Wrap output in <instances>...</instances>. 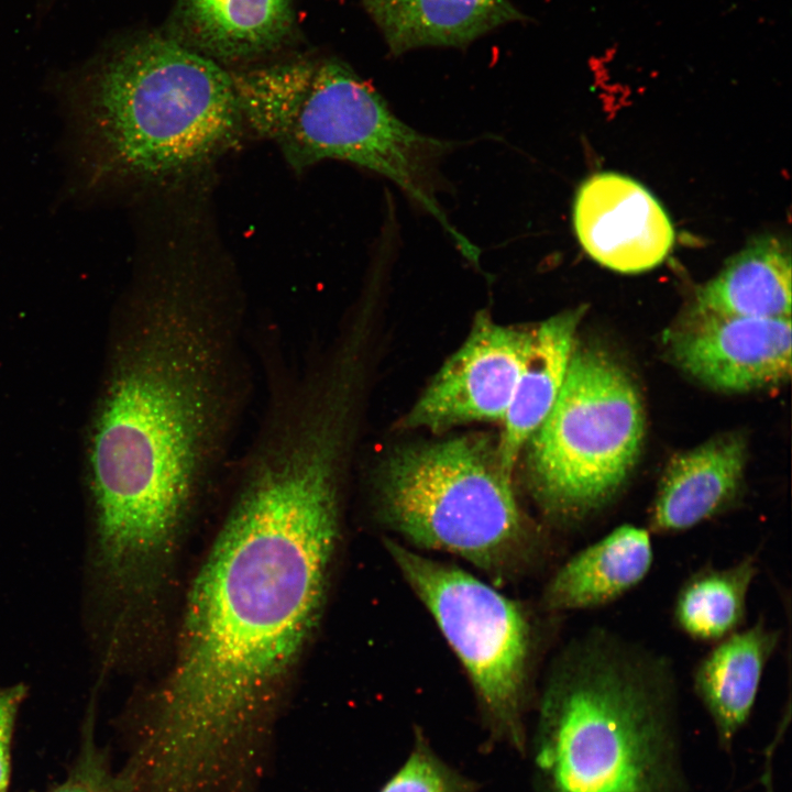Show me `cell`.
I'll list each match as a JSON object with an SVG mask.
<instances>
[{
	"label": "cell",
	"instance_id": "cell-1",
	"mask_svg": "<svg viewBox=\"0 0 792 792\" xmlns=\"http://www.w3.org/2000/svg\"><path fill=\"white\" fill-rule=\"evenodd\" d=\"M235 470L174 666L127 748L123 767L139 792H257L282 682L323 603L341 475L300 459Z\"/></svg>",
	"mask_w": 792,
	"mask_h": 792
},
{
	"label": "cell",
	"instance_id": "cell-2",
	"mask_svg": "<svg viewBox=\"0 0 792 792\" xmlns=\"http://www.w3.org/2000/svg\"><path fill=\"white\" fill-rule=\"evenodd\" d=\"M169 262L116 318L86 439L99 561L154 574L226 466L253 391L245 310L231 280Z\"/></svg>",
	"mask_w": 792,
	"mask_h": 792
},
{
	"label": "cell",
	"instance_id": "cell-3",
	"mask_svg": "<svg viewBox=\"0 0 792 792\" xmlns=\"http://www.w3.org/2000/svg\"><path fill=\"white\" fill-rule=\"evenodd\" d=\"M532 743L535 792H684L673 669L604 629L553 661Z\"/></svg>",
	"mask_w": 792,
	"mask_h": 792
},
{
	"label": "cell",
	"instance_id": "cell-4",
	"mask_svg": "<svg viewBox=\"0 0 792 792\" xmlns=\"http://www.w3.org/2000/svg\"><path fill=\"white\" fill-rule=\"evenodd\" d=\"M63 85L94 182L186 174L229 150L244 123L231 72L167 34L112 36Z\"/></svg>",
	"mask_w": 792,
	"mask_h": 792
},
{
	"label": "cell",
	"instance_id": "cell-5",
	"mask_svg": "<svg viewBox=\"0 0 792 792\" xmlns=\"http://www.w3.org/2000/svg\"><path fill=\"white\" fill-rule=\"evenodd\" d=\"M244 120L302 170L340 160L394 182L453 239L440 207L439 163L455 143L418 132L336 58L297 59L231 72Z\"/></svg>",
	"mask_w": 792,
	"mask_h": 792
},
{
	"label": "cell",
	"instance_id": "cell-6",
	"mask_svg": "<svg viewBox=\"0 0 792 792\" xmlns=\"http://www.w3.org/2000/svg\"><path fill=\"white\" fill-rule=\"evenodd\" d=\"M384 524L408 543L443 551L494 581L540 557L544 537L522 512L497 441L463 436L397 452L380 482Z\"/></svg>",
	"mask_w": 792,
	"mask_h": 792
},
{
	"label": "cell",
	"instance_id": "cell-7",
	"mask_svg": "<svg viewBox=\"0 0 792 792\" xmlns=\"http://www.w3.org/2000/svg\"><path fill=\"white\" fill-rule=\"evenodd\" d=\"M640 393L613 355L575 343L549 415L529 439L532 496L546 517L581 525L622 493L646 430Z\"/></svg>",
	"mask_w": 792,
	"mask_h": 792
},
{
	"label": "cell",
	"instance_id": "cell-8",
	"mask_svg": "<svg viewBox=\"0 0 792 792\" xmlns=\"http://www.w3.org/2000/svg\"><path fill=\"white\" fill-rule=\"evenodd\" d=\"M384 547L464 668L488 743L525 754L534 654L527 609L459 566L391 538Z\"/></svg>",
	"mask_w": 792,
	"mask_h": 792
},
{
	"label": "cell",
	"instance_id": "cell-9",
	"mask_svg": "<svg viewBox=\"0 0 792 792\" xmlns=\"http://www.w3.org/2000/svg\"><path fill=\"white\" fill-rule=\"evenodd\" d=\"M531 330L476 315L460 349L443 364L404 420L432 431L473 421H503L528 353Z\"/></svg>",
	"mask_w": 792,
	"mask_h": 792
},
{
	"label": "cell",
	"instance_id": "cell-10",
	"mask_svg": "<svg viewBox=\"0 0 792 792\" xmlns=\"http://www.w3.org/2000/svg\"><path fill=\"white\" fill-rule=\"evenodd\" d=\"M672 360L715 391L747 393L791 375V319L726 316L692 308L664 336Z\"/></svg>",
	"mask_w": 792,
	"mask_h": 792
},
{
	"label": "cell",
	"instance_id": "cell-11",
	"mask_svg": "<svg viewBox=\"0 0 792 792\" xmlns=\"http://www.w3.org/2000/svg\"><path fill=\"white\" fill-rule=\"evenodd\" d=\"M573 227L584 251L619 273L658 266L674 242L672 223L654 196L632 178L612 172L595 174L580 186Z\"/></svg>",
	"mask_w": 792,
	"mask_h": 792
},
{
	"label": "cell",
	"instance_id": "cell-12",
	"mask_svg": "<svg viewBox=\"0 0 792 792\" xmlns=\"http://www.w3.org/2000/svg\"><path fill=\"white\" fill-rule=\"evenodd\" d=\"M745 462V439L733 432L674 457L652 501L648 530L679 534L728 510L741 494Z\"/></svg>",
	"mask_w": 792,
	"mask_h": 792
},
{
	"label": "cell",
	"instance_id": "cell-13",
	"mask_svg": "<svg viewBox=\"0 0 792 792\" xmlns=\"http://www.w3.org/2000/svg\"><path fill=\"white\" fill-rule=\"evenodd\" d=\"M294 20V0H176L169 36L216 62H242L278 50Z\"/></svg>",
	"mask_w": 792,
	"mask_h": 792
},
{
	"label": "cell",
	"instance_id": "cell-14",
	"mask_svg": "<svg viewBox=\"0 0 792 792\" xmlns=\"http://www.w3.org/2000/svg\"><path fill=\"white\" fill-rule=\"evenodd\" d=\"M653 563L651 532L623 524L571 556L550 578L542 603L553 613L608 605L638 586Z\"/></svg>",
	"mask_w": 792,
	"mask_h": 792
},
{
	"label": "cell",
	"instance_id": "cell-15",
	"mask_svg": "<svg viewBox=\"0 0 792 792\" xmlns=\"http://www.w3.org/2000/svg\"><path fill=\"white\" fill-rule=\"evenodd\" d=\"M780 638L781 631L761 617L713 644L696 664L693 689L723 746L728 747L748 722Z\"/></svg>",
	"mask_w": 792,
	"mask_h": 792
},
{
	"label": "cell",
	"instance_id": "cell-16",
	"mask_svg": "<svg viewBox=\"0 0 792 792\" xmlns=\"http://www.w3.org/2000/svg\"><path fill=\"white\" fill-rule=\"evenodd\" d=\"M584 312L582 306L569 309L531 330L525 364L497 440L502 466L510 475L521 450L559 396Z\"/></svg>",
	"mask_w": 792,
	"mask_h": 792
},
{
	"label": "cell",
	"instance_id": "cell-17",
	"mask_svg": "<svg viewBox=\"0 0 792 792\" xmlns=\"http://www.w3.org/2000/svg\"><path fill=\"white\" fill-rule=\"evenodd\" d=\"M395 56L427 46L464 47L526 19L509 0H362Z\"/></svg>",
	"mask_w": 792,
	"mask_h": 792
},
{
	"label": "cell",
	"instance_id": "cell-18",
	"mask_svg": "<svg viewBox=\"0 0 792 792\" xmlns=\"http://www.w3.org/2000/svg\"><path fill=\"white\" fill-rule=\"evenodd\" d=\"M700 310L748 318L791 317V257L774 238L746 246L697 293Z\"/></svg>",
	"mask_w": 792,
	"mask_h": 792
},
{
	"label": "cell",
	"instance_id": "cell-19",
	"mask_svg": "<svg viewBox=\"0 0 792 792\" xmlns=\"http://www.w3.org/2000/svg\"><path fill=\"white\" fill-rule=\"evenodd\" d=\"M758 573L757 553L728 566L700 568L678 590L674 625L691 639L711 644L739 630L746 623L748 593Z\"/></svg>",
	"mask_w": 792,
	"mask_h": 792
},
{
	"label": "cell",
	"instance_id": "cell-20",
	"mask_svg": "<svg viewBox=\"0 0 792 792\" xmlns=\"http://www.w3.org/2000/svg\"><path fill=\"white\" fill-rule=\"evenodd\" d=\"M479 783L449 766L416 728L413 748L380 792H477Z\"/></svg>",
	"mask_w": 792,
	"mask_h": 792
},
{
	"label": "cell",
	"instance_id": "cell-21",
	"mask_svg": "<svg viewBox=\"0 0 792 792\" xmlns=\"http://www.w3.org/2000/svg\"><path fill=\"white\" fill-rule=\"evenodd\" d=\"M46 792H125L106 749L99 748L86 723L77 756L66 777Z\"/></svg>",
	"mask_w": 792,
	"mask_h": 792
},
{
	"label": "cell",
	"instance_id": "cell-22",
	"mask_svg": "<svg viewBox=\"0 0 792 792\" xmlns=\"http://www.w3.org/2000/svg\"><path fill=\"white\" fill-rule=\"evenodd\" d=\"M25 694L26 689L22 684L0 686V792L9 791L12 738Z\"/></svg>",
	"mask_w": 792,
	"mask_h": 792
}]
</instances>
